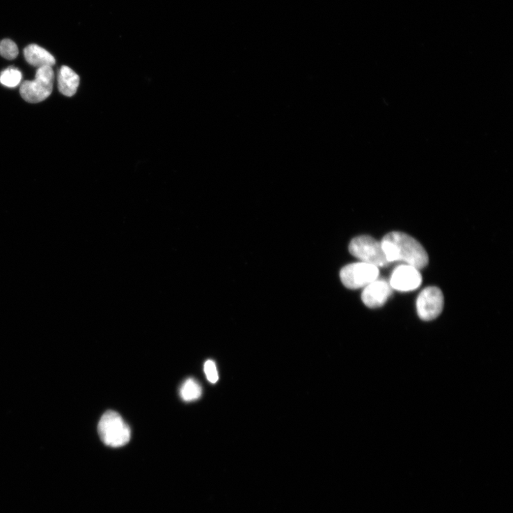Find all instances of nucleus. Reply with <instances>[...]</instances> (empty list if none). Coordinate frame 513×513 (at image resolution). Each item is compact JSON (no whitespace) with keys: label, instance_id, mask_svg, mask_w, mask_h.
<instances>
[{"label":"nucleus","instance_id":"nucleus-1","mask_svg":"<svg viewBox=\"0 0 513 513\" xmlns=\"http://www.w3.org/2000/svg\"><path fill=\"white\" fill-rule=\"evenodd\" d=\"M381 244L389 263L404 261L418 269L425 267L429 263L426 250L407 234L390 232L384 237Z\"/></svg>","mask_w":513,"mask_h":513},{"label":"nucleus","instance_id":"nucleus-2","mask_svg":"<svg viewBox=\"0 0 513 513\" xmlns=\"http://www.w3.org/2000/svg\"><path fill=\"white\" fill-rule=\"evenodd\" d=\"M98 432L102 441L113 448L124 446L131 439L129 427L122 416L113 411H108L102 416Z\"/></svg>","mask_w":513,"mask_h":513},{"label":"nucleus","instance_id":"nucleus-3","mask_svg":"<svg viewBox=\"0 0 513 513\" xmlns=\"http://www.w3.org/2000/svg\"><path fill=\"white\" fill-rule=\"evenodd\" d=\"M54 73L51 67L38 70L34 81H25L21 85L19 93L22 99L31 104L45 101L52 94Z\"/></svg>","mask_w":513,"mask_h":513},{"label":"nucleus","instance_id":"nucleus-4","mask_svg":"<svg viewBox=\"0 0 513 513\" xmlns=\"http://www.w3.org/2000/svg\"><path fill=\"white\" fill-rule=\"evenodd\" d=\"M349 249L350 253L361 262L377 267H386L390 264L381 243L370 236L363 235L354 238L351 241Z\"/></svg>","mask_w":513,"mask_h":513},{"label":"nucleus","instance_id":"nucleus-5","mask_svg":"<svg viewBox=\"0 0 513 513\" xmlns=\"http://www.w3.org/2000/svg\"><path fill=\"white\" fill-rule=\"evenodd\" d=\"M379 276V270L377 266L363 262L347 265L340 271L342 283L352 290L365 287L378 279Z\"/></svg>","mask_w":513,"mask_h":513},{"label":"nucleus","instance_id":"nucleus-6","mask_svg":"<svg viewBox=\"0 0 513 513\" xmlns=\"http://www.w3.org/2000/svg\"><path fill=\"white\" fill-rule=\"evenodd\" d=\"M444 298L441 290L436 287H429L422 291L417 299L416 308L422 320L431 321L437 318L443 311Z\"/></svg>","mask_w":513,"mask_h":513},{"label":"nucleus","instance_id":"nucleus-7","mask_svg":"<svg viewBox=\"0 0 513 513\" xmlns=\"http://www.w3.org/2000/svg\"><path fill=\"white\" fill-rule=\"evenodd\" d=\"M422 277L416 267L402 265L397 267L392 274L389 284L391 288L401 292H409L418 288Z\"/></svg>","mask_w":513,"mask_h":513},{"label":"nucleus","instance_id":"nucleus-8","mask_svg":"<svg viewBox=\"0 0 513 513\" xmlns=\"http://www.w3.org/2000/svg\"><path fill=\"white\" fill-rule=\"evenodd\" d=\"M392 293V288L384 279H377L365 287L361 294L364 304L370 308L383 306Z\"/></svg>","mask_w":513,"mask_h":513},{"label":"nucleus","instance_id":"nucleus-9","mask_svg":"<svg viewBox=\"0 0 513 513\" xmlns=\"http://www.w3.org/2000/svg\"><path fill=\"white\" fill-rule=\"evenodd\" d=\"M26 61L38 68L52 67L55 65L54 57L46 49L37 45H30L24 50Z\"/></svg>","mask_w":513,"mask_h":513},{"label":"nucleus","instance_id":"nucleus-10","mask_svg":"<svg viewBox=\"0 0 513 513\" xmlns=\"http://www.w3.org/2000/svg\"><path fill=\"white\" fill-rule=\"evenodd\" d=\"M79 75L67 66L60 69L58 75V88L59 92L66 97H71L77 93L79 86Z\"/></svg>","mask_w":513,"mask_h":513},{"label":"nucleus","instance_id":"nucleus-11","mask_svg":"<svg viewBox=\"0 0 513 513\" xmlns=\"http://www.w3.org/2000/svg\"><path fill=\"white\" fill-rule=\"evenodd\" d=\"M202 395V388L199 383L194 379L190 378L186 380L180 388V396L181 399L187 402H191L198 400Z\"/></svg>","mask_w":513,"mask_h":513},{"label":"nucleus","instance_id":"nucleus-12","mask_svg":"<svg viewBox=\"0 0 513 513\" xmlns=\"http://www.w3.org/2000/svg\"><path fill=\"white\" fill-rule=\"evenodd\" d=\"M22 80V73L14 68H10L4 70L0 74V83L8 87L17 86Z\"/></svg>","mask_w":513,"mask_h":513},{"label":"nucleus","instance_id":"nucleus-13","mask_svg":"<svg viewBox=\"0 0 513 513\" xmlns=\"http://www.w3.org/2000/svg\"><path fill=\"white\" fill-rule=\"evenodd\" d=\"M19 54L17 45L10 40L6 39L0 42V55L8 59H15Z\"/></svg>","mask_w":513,"mask_h":513},{"label":"nucleus","instance_id":"nucleus-14","mask_svg":"<svg viewBox=\"0 0 513 513\" xmlns=\"http://www.w3.org/2000/svg\"><path fill=\"white\" fill-rule=\"evenodd\" d=\"M204 372L207 380L212 384L219 381V376L215 362L213 360H207L204 365Z\"/></svg>","mask_w":513,"mask_h":513}]
</instances>
